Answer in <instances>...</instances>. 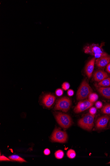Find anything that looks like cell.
<instances>
[{"mask_svg":"<svg viewBox=\"0 0 110 166\" xmlns=\"http://www.w3.org/2000/svg\"><path fill=\"white\" fill-rule=\"evenodd\" d=\"M102 111L104 114H110V104L104 106L102 110Z\"/></svg>","mask_w":110,"mask_h":166,"instance_id":"cell-18","label":"cell"},{"mask_svg":"<svg viewBox=\"0 0 110 166\" xmlns=\"http://www.w3.org/2000/svg\"><path fill=\"white\" fill-rule=\"evenodd\" d=\"M98 98V96L96 93H92L89 96V100L91 102H94L97 101Z\"/></svg>","mask_w":110,"mask_h":166,"instance_id":"cell-16","label":"cell"},{"mask_svg":"<svg viewBox=\"0 0 110 166\" xmlns=\"http://www.w3.org/2000/svg\"><path fill=\"white\" fill-rule=\"evenodd\" d=\"M63 91L61 89H57L56 91V94L57 96L61 97L63 95Z\"/></svg>","mask_w":110,"mask_h":166,"instance_id":"cell-21","label":"cell"},{"mask_svg":"<svg viewBox=\"0 0 110 166\" xmlns=\"http://www.w3.org/2000/svg\"><path fill=\"white\" fill-rule=\"evenodd\" d=\"M71 104L72 102L69 98L63 97L57 101L54 110H61L66 113L70 109Z\"/></svg>","mask_w":110,"mask_h":166,"instance_id":"cell-5","label":"cell"},{"mask_svg":"<svg viewBox=\"0 0 110 166\" xmlns=\"http://www.w3.org/2000/svg\"><path fill=\"white\" fill-rule=\"evenodd\" d=\"M0 160H1V161H11V160H10V159H8L6 157L4 156H1V158H0Z\"/></svg>","mask_w":110,"mask_h":166,"instance_id":"cell-24","label":"cell"},{"mask_svg":"<svg viewBox=\"0 0 110 166\" xmlns=\"http://www.w3.org/2000/svg\"><path fill=\"white\" fill-rule=\"evenodd\" d=\"M56 97L52 95L49 94L45 95L43 98L42 102L44 105L48 108H49L54 104Z\"/></svg>","mask_w":110,"mask_h":166,"instance_id":"cell-12","label":"cell"},{"mask_svg":"<svg viewBox=\"0 0 110 166\" xmlns=\"http://www.w3.org/2000/svg\"><path fill=\"white\" fill-rule=\"evenodd\" d=\"M110 63V56L101 57L96 60L95 64L98 68H104Z\"/></svg>","mask_w":110,"mask_h":166,"instance_id":"cell-8","label":"cell"},{"mask_svg":"<svg viewBox=\"0 0 110 166\" xmlns=\"http://www.w3.org/2000/svg\"><path fill=\"white\" fill-rule=\"evenodd\" d=\"M110 116L105 115L100 117L97 121L96 127L98 129H103L106 127L110 119Z\"/></svg>","mask_w":110,"mask_h":166,"instance_id":"cell-10","label":"cell"},{"mask_svg":"<svg viewBox=\"0 0 110 166\" xmlns=\"http://www.w3.org/2000/svg\"><path fill=\"white\" fill-rule=\"evenodd\" d=\"M108 77L107 73L102 70L96 71L93 74V79L96 82H100Z\"/></svg>","mask_w":110,"mask_h":166,"instance_id":"cell-9","label":"cell"},{"mask_svg":"<svg viewBox=\"0 0 110 166\" xmlns=\"http://www.w3.org/2000/svg\"><path fill=\"white\" fill-rule=\"evenodd\" d=\"M67 155L68 157L71 159L75 158L76 156L75 151L72 149H70L68 151Z\"/></svg>","mask_w":110,"mask_h":166,"instance_id":"cell-17","label":"cell"},{"mask_svg":"<svg viewBox=\"0 0 110 166\" xmlns=\"http://www.w3.org/2000/svg\"><path fill=\"white\" fill-rule=\"evenodd\" d=\"M51 139L52 141L53 142L65 143L67 140L68 135L66 132L57 128L54 130Z\"/></svg>","mask_w":110,"mask_h":166,"instance_id":"cell-6","label":"cell"},{"mask_svg":"<svg viewBox=\"0 0 110 166\" xmlns=\"http://www.w3.org/2000/svg\"><path fill=\"white\" fill-rule=\"evenodd\" d=\"M95 106L97 109L102 108L103 106L102 103L100 101H98L96 103Z\"/></svg>","mask_w":110,"mask_h":166,"instance_id":"cell-23","label":"cell"},{"mask_svg":"<svg viewBox=\"0 0 110 166\" xmlns=\"http://www.w3.org/2000/svg\"><path fill=\"white\" fill-rule=\"evenodd\" d=\"M93 105V103L89 100L81 101L75 107L74 111L76 113H79L90 108Z\"/></svg>","mask_w":110,"mask_h":166,"instance_id":"cell-7","label":"cell"},{"mask_svg":"<svg viewBox=\"0 0 110 166\" xmlns=\"http://www.w3.org/2000/svg\"><path fill=\"white\" fill-rule=\"evenodd\" d=\"M108 164H110V162H109V163H108Z\"/></svg>","mask_w":110,"mask_h":166,"instance_id":"cell-28","label":"cell"},{"mask_svg":"<svg viewBox=\"0 0 110 166\" xmlns=\"http://www.w3.org/2000/svg\"><path fill=\"white\" fill-rule=\"evenodd\" d=\"M64 153L63 151L59 150L57 151L55 153V156L57 159H61L63 158L64 156Z\"/></svg>","mask_w":110,"mask_h":166,"instance_id":"cell-19","label":"cell"},{"mask_svg":"<svg viewBox=\"0 0 110 166\" xmlns=\"http://www.w3.org/2000/svg\"><path fill=\"white\" fill-rule=\"evenodd\" d=\"M9 158L13 161H18L20 163L26 162V161L24 159L21 157L16 155H12L9 156Z\"/></svg>","mask_w":110,"mask_h":166,"instance_id":"cell-15","label":"cell"},{"mask_svg":"<svg viewBox=\"0 0 110 166\" xmlns=\"http://www.w3.org/2000/svg\"><path fill=\"white\" fill-rule=\"evenodd\" d=\"M89 112L90 114L95 115L96 113V112H97V109L95 107H91L89 110Z\"/></svg>","mask_w":110,"mask_h":166,"instance_id":"cell-22","label":"cell"},{"mask_svg":"<svg viewBox=\"0 0 110 166\" xmlns=\"http://www.w3.org/2000/svg\"><path fill=\"white\" fill-rule=\"evenodd\" d=\"M54 115L57 122L62 128L66 129L71 126L72 121L69 115L61 113H56Z\"/></svg>","mask_w":110,"mask_h":166,"instance_id":"cell-4","label":"cell"},{"mask_svg":"<svg viewBox=\"0 0 110 166\" xmlns=\"http://www.w3.org/2000/svg\"><path fill=\"white\" fill-rule=\"evenodd\" d=\"M93 90L88 83L86 80H84L81 83L78 90L77 97L78 100H82L86 99L92 93Z\"/></svg>","mask_w":110,"mask_h":166,"instance_id":"cell-2","label":"cell"},{"mask_svg":"<svg viewBox=\"0 0 110 166\" xmlns=\"http://www.w3.org/2000/svg\"><path fill=\"white\" fill-rule=\"evenodd\" d=\"M94 118L95 115L88 114L80 119L78 122V124L81 128L87 131H91L94 126Z\"/></svg>","mask_w":110,"mask_h":166,"instance_id":"cell-3","label":"cell"},{"mask_svg":"<svg viewBox=\"0 0 110 166\" xmlns=\"http://www.w3.org/2000/svg\"><path fill=\"white\" fill-rule=\"evenodd\" d=\"M62 88L65 90H67L70 87V85L69 83L67 82L64 83L62 85Z\"/></svg>","mask_w":110,"mask_h":166,"instance_id":"cell-20","label":"cell"},{"mask_svg":"<svg viewBox=\"0 0 110 166\" xmlns=\"http://www.w3.org/2000/svg\"><path fill=\"white\" fill-rule=\"evenodd\" d=\"M106 71L108 73L110 74V63L107 66Z\"/></svg>","mask_w":110,"mask_h":166,"instance_id":"cell-27","label":"cell"},{"mask_svg":"<svg viewBox=\"0 0 110 166\" xmlns=\"http://www.w3.org/2000/svg\"><path fill=\"white\" fill-rule=\"evenodd\" d=\"M97 86L102 87L110 86V78L108 77L99 82Z\"/></svg>","mask_w":110,"mask_h":166,"instance_id":"cell-14","label":"cell"},{"mask_svg":"<svg viewBox=\"0 0 110 166\" xmlns=\"http://www.w3.org/2000/svg\"><path fill=\"white\" fill-rule=\"evenodd\" d=\"M103 44H92L86 46L84 48V52L87 54L93 56L96 58L98 59L101 57L108 55V54L104 52L102 48Z\"/></svg>","mask_w":110,"mask_h":166,"instance_id":"cell-1","label":"cell"},{"mask_svg":"<svg viewBox=\"0 0 110 166\" xmlns=\"http://www.w3.org/2000/svg\"><path fill=\"white\" fill-rule=\"evenodd\" d=\"M50 152L49 149H46L44 151V154L45 155H49L50 154Z\"/></svg>","mask_w":110,"mask_h":166,"instance_id":"cell-26","label":"cell"},{"mask_svg":"<svg viewBox=\"0 0 110 166\" xmlns=\"http://www.w3.org/2000/svg\"><path fill=\"white\" fill-rule=\"evenodd\" d=\"M74 91L71 89H69L67 92L68 95L70 97H72L74 95Z\"/></svg>","mask_w":110,"mask_h":166,"instance_id":"cell-25","label":"cell"},{"mask_svg":"<svg viewBox=\"0 0 110 166\" xmlns=\"http://www.w3.org/2000/svg\"><path fill=\"white\" fill-rule=\"evenodd\" d=\"M99 92L105 98L110 100V87H102L97 86Z\"/></svg>","mask_w":110,"mask_h":166,"instance_id":"cell-13","label":"cell"},{"mask_svg":"<svg viewBox=\"0 0 110 166\" xmlns=\"http://www.w3.org/2000/svg\"><path fill=\"white\" fill-rule=\"evenodd\" d=\"M96 58L94 57L87 63L85 67V72L88 77L90 78L92 75L94 69Z\"/></svg>","mask_w":110,"mask_h":166,"instance_id":"cell-11","label":"cell"},{"mask_svg":"<svg viewBox=\"0 0 110 166\" xmlns=\"http://www.w3.org/2000/svg\"></svg>","mask_w":110,"mask_h":166,"instance_id":"cell-29","label":"cell"}]
</instances>
